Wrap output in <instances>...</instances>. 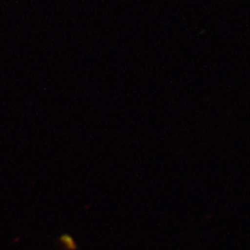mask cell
Returning <instances> with one entry per match:
<instances>
[{"instance_id": "cell-1", "label": "cell", "mask_w": 250, "mask_h": 250, "mask_svg": "<svg viewBox=\"0 0 250 250\" xmlns=\"http://www.w3.org/2000/svg\"><path fill=\"white\" fill-rule=\"evenodd\" d=\"M61 241L63 244L64 248L69 250H75L77 249L76 243L73 240L72 236L68 235V234H64L61 238Z\"/></svg>"}]
</instances>
